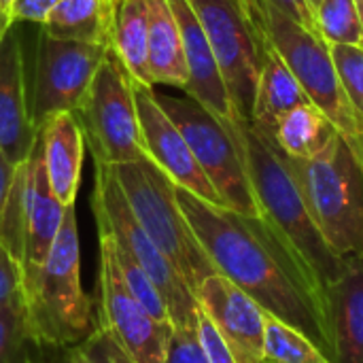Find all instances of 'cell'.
<instances>
[{"instance_id": "obj_1", "label": "cell", "mask_w": 363, "mask_h": 363, "mask_svg": "<svg viewBox=\"0 0 363 363\" xmlns=\"http://www.w3.org/2000/svg\"><path fill=\"white\" fill-rule=\"evenodd\" d=\"M177 200L217 272L332 357L325 294L279 234L262 217L215 206L183 187H177Z\"/></svg>"}, {"instance_id": "obj_2", "label": "cell", "mask_w": 363, "mask_h": 363, "mask_svg": "<svg viewBox=\"0 0 363 363\" xmlns=\"http://www.w3.org/2000/svg\"><path fill=\"white\" fill-rule=\"evenodd\" d=\"M232 130L242 149L262 219L279 234L325 294L328 285L342 272L345 257H340L319 232L287 157L272 136L245 119H232Z\"/></svg>"}, {"instance_id": "obj_3", "label": "cell", "mask_w": 363, "mask_h": 363, "mask_svg": "<svg viewBox=\"0 0 363 363\" xmlns=\"http://www.w3.org/2000/svg\"><path fill=\"white\" fill-rule=\"evenodd\" d=\"M287 164L328 245L340 257L363 255V145L336 132L317 155Z\"/></svg>"}, {"instance_id": "obj_4", "label": "cell", "mask_w": 363, "mask_h": 363, "mask_svg": "<svg viewBox=\"0 0 363 363\" xmlns=\"http://www.w3.org/2000/svg\"><path fill=\"white\" fill-rule=\"evenodd\" d=\"M111 168L134 217L196 296L200 283L217 268L177 200V185L149 157Z\"/></svg>"}, {"instance_id": "obj_5", "label": "cell", "mask_w": 363, "mask_h": 363, "mask_svg": "<svg viewBox=\"0 0 363 363\" xmlns=\"http://www.w3.org/2000/svg\"><path fill=\"white\" fill-rule=\"evenodd\" d=\"M23 302L32 332L43 349L79 345L94 334L91 304L81 289V249L74 204L66 206L49 257L32 294Z\"/></svg>"}, {"instance_id": "obj_6", "label": "cell", "mask_w": 363, "mask_h": 363, "mask_svg": "<svg viewBox=\"0 0 363 363\" xmlns=\"http://www.w3.org/2000/svg\"><path fill=\"white\" fill-rule=\"evenodd\" d=\"M262 17L266 38L294 72L306 98L334 123L340 134L363 145V119L353 108L342 87L336 62L323 36L296 23L285 13L268 6L264 0Z\"/></svg>"}, {"instance_id": "obj_7", "label": "cell", "mask_w": 363, "mask_h": 363, "mask_svg": "<svg viewBox=\"0 0 363 363\" xmlns=\"http://www.w3.org/2000/svg\"><path fill=\"white\" fill-rule=\"evenodd\" d=\"M94 168L91 211L98 228L108 232L149 274L168 306L174 330H196L200 311L196 296L134 217L111 164L94 162Z\"/></svg>"}, {"instance_id": "obj_8", "label": "cell", "mask_w": 363, "mask_h": 363, "mask_svg": "<svg viewBox=\"0 0 363 363\" xmlns=\"http://www.w3.org/2000/svg\"><path fill=\"white\" fill-rule=\"evenodd\" d=\"M94 162L125 164L147 157L143 147L134 79L113 47L106 49L91 85L74 111Z\"/></svg>"}, {"instance_id": "obj_9", "label": "cell", "mask_w": 363, "mask_h": 363, "mask_svg": "<svg viewBox=\"0 0 363 363\" xmlns=\"http://www.w3.org/2000/svg\"><path fill=\"white\" fill-rule=\"evenodd\" d=\"M160 106L189 143L200 168L217 189L225 208L247 217H262L242 149L232 130V119L221 121L194 98L155 91Z\"/></svg>"}, {"instance_id": "obj_10", "label": "cell", "mask_w": 363, "mask_h": 363, "mask_svg": "<svg viewBox=\"0 0 363 363\" xmlns=\"http://www.w3.org/2000/svg\"><path fill=\"white\" fill-rule=\"evenodd\" d=\"M106 49L49 36L38 26L30 38V51L23 47L30 115L38 132L51 117L79 108Z\"/></svg>"}, {"instance_id": "obj_11", "label": "cell", "mask_w": 363, "mask_h": 363, "mask_svg": "<svg viewBox=\"0 0 363 363\" xmlns=\"http://www.w3.org/2000/svg\"><path fill=\"white\" fill-rule=\"evenodd\" d=\"M217 55L236 115L251 121L259 70L266 53V32L245 13L238 0H189Z\"/></svg>"}, {"instance_id": "obj_12", "label": "cell", "mask_w": 363, "mask_h": 363, "mask_svg": "<svg viewBox=\"0 0 363 363\" xmlns=\"http://www.w3.org/2000/svg\"><path fill=\"white\" fill-rule=\"evenodd\" d=\"M100 325L132 363H166L174 328L155 319L128 289L111 249L100 240Z\"/></svg>"}, {"instance_id": "obj_13", "label": "cell", "mask_w": 363, "mask_h": 363, "mask_svg": "<svg viewBox=\"0 0 363 363\" xmlns=\"http://www.w3.org/2000/svg\"><path fill=\"white\" fill-rule=\"evenodd\" d=\"M134 94H136L145 155L160 170H164L177 187H183L194 196H198L200 200L211 202L215 206H225L217 189L200 168L183 132L160 106L155 98V89L134 81Z\"/></svg>"}, {"instance_id": "obj_14", "label": "cell", "mask_w": 363, "mask_h": 363, "mask_svg": "<svg viewBox=\"0 0 363 363\" xmlns=\"http://www.w3.org/2000/svg\"><path fill=\"white\" fill-rule=\"evenodd\" d=\"M196 300L238 363H262L268 313L249 294L215 272L200 283Z\"/></svg>"}, {"instance_id": "obj_15", "label": "cell", "mask_w": 363, "mask_h": 363, "mask_svg": "<svg viewBox=\"0 0 363 363\" xmlns=\"http://www.w3.org/2000/svg\"><path fill=\"white\" fill-rule=\"evenodd\" d=\"M28 102L23 34L17 23L0 40V151L9 162L30 160L38 140Z\"/></svg>"}, {"instance_id": "obj_16", "label": "cell", "mask_w": 363, "mask_h": 363, "mask_svg": "<svg viewBox=\"0 0 363 363\" xmlns=\"http://www.w3.org/2000/svg\"><path fill=\"white\" fill-rule=\"evenodd\" d=\"M64 213L66 206L57 200V196L49 185L45 162H43L40 138H38L30 155V172H28V189H26V236H23V264H21L23 300L32 294L38 281V274L60 232Z\"/></svg>"}, {"instance_id": "obj_17", "label": "cell", "mask_w": 363, "mask_h": 363, "mask_svg": "<svg viewBox=\"0 0 363 363\" xmlns=\"http://www.w3.org/2000/svg\"><path fill=\"white\" fill-rule=\"evenodd\" d=\"M170 4L181 28L185 62L189 72V81L183 91L196 102H200L206 111H211L221 121L240 119L232 104L217 55L189 0H170Z\"/></svg>"}, {"instance_id": "obj_18", "label": "cell", "mask_w": 363, "mask_h": 363, "mask_svg": "<svg viewBox=\"0 0 363 363\" xmlns=\"http://www.w3.org/2000/svg\"><path fill=\"white\" fill-rule=\"evenodd\" d=\"M334 363H363V255L345 257V268L325 289Z\"/></svg>"}, {"instance_id": "obj_19", "label": "cell", "mask_w": 363, "mask_h": 363, "mask_svg": "<svg viewBox=\"0 0 363 363\" xmlns=\"http://www.w3.org/2000/svg\"><path fill=\"white\" fill-rule=\"evenodd\" d=\"M40 149L49 185L64 206H72L81 185L85 136L74 113H60L40 130Z\"/></svg>"}, {"instance_id": "obj_20", "label": "cell", "mask_w": 363, "mask_h": 363, "mask_svg": "<svg viewBox=\"0 0 363 363\" xmlns=\"http://www.w3.org/2000/svg\"><path fill=\"white\" fill-rule=\"evenodd\" d=\"M149 6V74L155 85L185 89L189 81L183 36L170 0H147Z\"/></svg>"}, {"instance_id": "obj_21", "label": "cell", "mask_w": 363, "mask_h": 363, "mask_svg": "<svg viewBox=\"0 0 363 363\" xmlns=\"http://www.w3.org/2000/svg\"><path fill=\"white\" fill-rule=\"evenodd\" d=\"M311 102L296 81L294 72L287 68L283 57L277 53V49L266 45L262 70H259V81H257V91H255V102H253V113H251V123L262 130L268 136H274V130L279 121L294 111L296 106Z\"/></svg>"}, {"instance_id": "obj_22", "label": "cell", "mask_w": 363, "mask_h": 363, "mask_svg": "<svg viewBox=\"0 0 363 363\" xmlns=\"http://www.w3.org/2000/svg\"><path fill=\"white\" fill-rule=\"evenodd\" d=\"M117 0H60L40 26L49 36L111 47Z\"/></svg>"}, {"instance_id": "obj_23", "label": "cell", "mask_w": 363, "mask_h": 363, "mask_svg": "<svg viewBox=\"0 0 363 363\" xmlns=\"http://www.w3.org/2000/svg\"><path fill=\"white\" fill-rule=\"evenodd\" d=\"M111 47L121 57L132 79L153 87L149 74V6L147 0H117Z\"/></svg>"}, {"instance_id": "obj_24", "label": "cell", "mask_w": 363, "mask_h": 363, "mask_svg": "<svg viewBox=\"0 0 363 363\" xmlns=\"http://www.w3.org/2000/svg\"><path fill=\"white\" fill-rule=\"evenodd\" d=\"M336 132L334 123L313 102H304L279 121L272 140L287 157L308 160L323 151Z\"/></svg>"}, {"instance_id": "obj_25", "label": "cell", "mask_w": 363, "mask_h": 363, "mask_svg": "<svg viewBox=\"0 0 363 363\" xmlns=\"http://www.w3.org/2000/svg\"><path fill=\"white\" fill-rule=\"evenodd\" d=\"M262 363H334V359L311 336L268 313Z\"/></svg>"}, {"instance_id": "obj_26", "label": "cell", "mask_w": 363, "mask_h": 363, "mask_svg": "<svg viewBox=\"0 0 363 363\" xmlns=\"http://www.w3.org/2000/svg\"><path fill=\"white\" fill-rule=\"evenodd\" d=\"M40 353L23 296L0 304V363H36Z\"/></svg>"}, {"instance_id": "obj_27", "label": "cell", "mask_w": 363, "mask_h": 363, "mask_svg": "<svg viewBox=\"0 0 363 363\" xmlns=\"http://www.w3.org/2000/svg\"><path fill=\"white\" fill-rule=\"evenodd\" d=\"M98 240H102L108 249H111V253H113V257H115V262H117V268H119V272H121V277H123V281H125V285H128V289L134 294V298L155 317V319H160V321H164V323H170L172 325V321H170V313H168V306H166V302H164V298H162V294L157 291V287L153 285V281L149 279V274L138 266V262L108 234V232H104V230H100L98 228ZM174 328V325H172Z\"/></svg>"}, {"instance_id": "obj_28", "label": "cell", "mask_w": 363, "mask_h": 363, "mask_svg": "<svg viewBox=\"0 0 363 363\" xmlns=\"http://www.w3.org/2000/svg\"><path fill=\"white\" fill-rule=\"evenodd\" d=\"M315 17L319 34L328 45L363 47V28L355 0H321Z\"/></svg>"}, {"instance_id": "obj_29", "label": "cell", "mask_w": 363, "mask_h": 363, "mask_svg": "<svg viewBox=\"0 0 363 363\" xmlns=\"http://www.w3.org/2000/svg\"><path fill=\"white\" fill-rule=\"evenodd\" d=\"M85 342L104 363H132L102 328H96ZM166 363H208L198 342L196 330H174Z\"/></svg>"}, {"instance_id": "obj_30", "label": "cell", "mask_w": 363, "mask_h": 363, "mask_svg": "<svg viewBox=\"0 0 363 363\" xmlns=\"http://www.w3.org/2000/svg\"><path fill=\"white\" fill-rule=\"evenodd\" d=\"M28 172L30 160L19 164L15 170L13 187L4 211L0 215V240L9 249V253L23 264V236H26V189H28Z\"/></svg>"}, {"instance_id": "obj_31", "label": "cell", "mask_w": 363, "mask_h": 363, "mask_svg": "<svg viewBox=\"0 0 363 363\" xmlns=\"http://www.w3.org/2000/svg\"><path fill=\"white\" fill-rule=\"evenodd\" d=\"M332 57L336 62L342 87L363 119V47L355 45H330Z\"/></svg>"}, {"instance_id": "obj_32", "label": "cell", "mask_w": 363, "mask_h": 363, "mask_svg": "<svg viewBox=\"0 0 363 363\" xmlns=\"http://www.w3.org/2000/svg\"><path fill=\"white\" fill-rule=\"evenodd\" d=\"M196 336H198V342H200L202 353L208 363H238L232 349L225 345V340L219 336V332L215 330V325L202 311H198Z\"/></svg>"}, {"instance_id": "obj_33", "label": "cell", "mask_w": 363, "mask_h": 363, "mask_svg": "<svg viewBox=\"0 0 363 363\" xmlns=\"http://www.w3.org/2000/svg\"><path fill=\"white\" fill-rule=\"evenodd\" d=\"M21 283H23L21 266L0 240V304L23 296Z\"/></svg>"}, {"instance_id": "obj_34", "label": "cell", "mask_w": 363, "mask_h": 363, "mask_svg": "<svg viewBox=\"0 0 363 363\" xmlns=\"http://www.w3.org/2000/svg\"><path fill=\"white\" fill-rule=\"evenodd\" d=\"M36 363H104L83 340L70 347H45Z\"/></svg>"}, {"instance_id": "obj_35", "label": "cell", "mask_w": 363, "mask_h": 363, "mask_svg": "<svg viewBox=\"0 0 363 363\" xmlns=\"http://www.w3.org/2000/svg\"><path fill=\"white\" fill-rule=\"evenodd\" d=\"M60 0H15L11 17L15 23H36L43 26Z\"/></svg>"}, {"instance_id": "obj_36", "label": "cell", "mask_w": 363, "mask_h": 363, "mask_svg": "<svg viewBox=\"0 0 363 363\" xmlns=\"http://www.w3.org/2000/svg\"><path fill=\"white\" fill-rule=\"evenodd\" d=\"M268 6L285 13L289 19H294L296 23L304 26L306 30L319 34V26H317V17H315V11L313 6L308 4V0H264ZM321 36V34H319Z\"/></svg>"}, {"instance_id": "obj_37", "label": "cell", "mask_w": 363, "mask_h": 363, "mask_svg": "<svg viewBox=\"0 0 363 363\" xmlns=\"http://www.w3.org/2000/svg\"><path fill=\"white\" fill-rule=\"evenodd\" d=\"M19 166V164H17ZM17 166L13 162H9L4 157V153L0 151V215L4 211V204L9 200V194H11V187H13V179H15V170Z\"/></svg>"}, {"instance_id": "obj_38", "label": "cell", "mask_w": 363, "mask_h": 363, "mask_svg": "<svg viewBox=\"0 0 363 363\" xmlns=\"http://www.w3.org/2000/svg\"><path fill=\"white\" fill-rule=\"evenodd\" d=\"M240 2V6L245 9V13H247V17L259 28V30H264V17H262V0H238Z\"/></svg>"}, {"instance_id": "obj_39", "label": "cell", "mask_w": 363, "mask_h": 363, "mask_svg": "<svg viewBox=\"0 0 363 363\" xmlns=\"http://www.w3.org/2000/svg\"><path fill=\"white\" fill-rule=\"evenodd\" d=\"M13 26H15L13 17H11V15H9V13H6V11L0 6V40H2V38L9 34V30H11Z\"/></svg>"}, {"instance_id": "obj_40", "label": "cell", "mask_w": 363, "mask_h": 363, "mask_svg": "<svg viewBox=\"0 0 363 363\" xmlns=\"http://www.w3.org/2000/svg\"><path fill=\"white\" fill-rule=\"evenodd\" d=\"M13 4H15V0H0V6L11 15V9H13Z\"/></svg>"}, {"instance_id": "obj_41", "label": "cell", "mask_w": 363, "mask_h": 363, "mask_svg": "<svg viewBox=\"0 0 363 363\" xmlns=\"http://www.w3.org/2000/svg\"><path fill=\"white\" fill-rule=\"evenodd\" d=\"M357 4V11H359V19H362V28H363V0H355Z\"/></svg>"}, {"instance_id": "obj_42", "label": "cell", "mask_w": 363, "mask_h": 363, "mask_svg": "<svg viewBox=\"0 0 363 363\" xmlns=\"http://www.w3.org/2000/svg\"><path fill=\"white\" fill-rule=\"evenodd\" d=\"M319 2H321V0H308V4H311V6H313V11H315V9H317V4H319Z\"/></svg>"}]
</instances>
